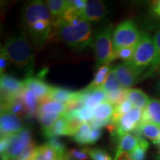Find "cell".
<instances>
[{
	"mask_svg": "<svg viewBox=\"0 0 160 160\" xmlns=\"http://www.w3.org/2000/svg\"><path fill=\"white\" fill-rule=\"evenodd\" d=\"M147 148L139 146L131 153V160H145Z\"/></svg>",
	"mask_w": 160,
	"mask_h": 160,
	"instance_id": "cell-39",
	"label": "cell"
},
{
	"mask_svg": "<svg viewBox=\"0 0 160 160\" xmlns=\"http://www.w3.org/2000/svg\"><path fill=\"white\" fill-rule=\"evenodd\" d=\"M127 99L132 103V105L140 110L145 109L150 101V98L142 90L138 88L126 89Z\"/></svg>",
	"mask_w": 160,
	"mask_h": 160,
	"instance_id": "cell-17",
	"label": "cell"
},
{
	"mask_svg": "<svg viewBox=\"0 0 160 160\" xmlns=\"http://www.w3.org/2000/svg\"><path fill=\"white\" fill-rule=\"evenodd\" d=\"M159 159H160V156H159Z\"/></svg>",
	"mask_w": 160,
	"mask_h": 160,
	"instance_id": "cell-48",
	"label": "cell"
},
{
	"mask_svg": "<svg viewBox=\"0 0 160 160\" xmlns=\"http://www.w3.org/2000/svg\"><path fill=\"white\" fill-rule=\"evenodd\" d=\"M142 34L137 25L131 20H125L121 22L113 32V53L137 45Z\"/></svg>",
	"mask_w": 160,
	"mask_h": 160,
	"instance_id": "cell-6",
	"label": "cell"
},
{
	"mask_svg": "<svg viewBox=\"0 0 160 160\" xmlns=\"http://www.w3.org/2000/svg\"><path fill=\"white\" fill-rule=\"evenodd\" d=\"M156 59V48L153 38L148 33H143L136 47L133 57L128 62L142 73L153 67Z\"/></svg>",
	"mask_w": 160,
	"mask_h": 160,
	"instance_id": "cell-4",
	"label": "cell"
},
{
	"mask_svg": "<svg viewBox=\"0 0 160 160\" xmlns=\"http://www.w3.org/2000/svg\"><path fill=\"white\" fill-rule=\"evenodd\" d=\"M142 113V110L133 108L128 113L123 115L119 121L115 123L117 129L113 136L116 138L117 137L120 139L126 133H129V132L136 131L141 122Z\"/></svg>",
	"mask_w": 160,
	"mask_h": 160,
	"instance_id": "cell-8",
	"label": "cell"
},
{
	"mask_svg": "<svg viewBox=\"0 0 160 160\" xmlns=\"http://www.w3.org/2000/svg\"><path fill=\"white\" fill-rule=\"evenodd\" d=\"M7 62L8 60L5 57H1V59H0V72H1V75L3 74L2 72L5 69L6 65H7Z\"/></svg>",
	"mask_w": 160,
	"mask_h": 160,
	"instance_id": "cell-45",
	"label": "cell"
},
{
	"mask_svg": "<svg viewBox=\"0 0 160 160\" xmlns=\"http://www.w3.org/2000/svg\"><path fill=\"white\" fill-rule=\"evenodd\" d=\"M158 91H159V92L160 93V81L158 83Z\"/></svg>",
	"mask_w": 160,
	"mask_h": 160,
	"instance_id": "cell-46",
	"label": "cell"
},
{
	"mask_svg": "<svg viewBox=\"0 0 160 160\" xmlns=\"http://www.w3.org/2000/svg\"><path fill=\"white\" fill-rule=\"evenodd\" d=\"M110 71H111V67L109 66V64L101 66L99 68H98L93 81L85 89L88 91H93V90L100 88L105 83Z\"/></svg>",
	"mask_w": 160,
	"mask_h": 160,
	"instance_id": "cell-22",
	"label": "cell"
},
{
	"mask_svg": "<svg viewBox=\"0 0 160 160\" xmlns=\"http://www.w3.org/2000/svg\"><path fill=\"white\" fill-rule=\"evenodd\" d=\"M79 99L80 100V92L72 91L71 90L62 88L51 87L47 97L41 100V103L48 101H56L67 104L72 100Z\"/></svg>",
	"mask_w": 160,
	"mask_h": 160,
	"instance_id": "cell-13",
	"label": "cell"
},
{
	"mask_svg": "<svg viewBox=\"0 0 160 160\" xmlns=\"http://www.w3.org/2000/svg\"><path fill=\"white\" fill-rule=\"evenodd\" d=\"M66 125L67 119L62 114L48 131L44 132V134L47 139L51 137H57L59 136H65L66 135Z\"/></svg>",
	"mask_w": 160,
	"mask_h": 160,
	"instance_id": "cell-26",
	"label": "cell"
},
{
	"mask_svg": "<svg viewBox=\"0 0 160 160\" xmlns=\"http://www.w3.org/2000/svg\"><path fill=\"white\" fill-rule=\"evenodd\" d=\"M135 131L136 134H142L153 143L158 145L160 137V127L159 126L153 123H140Z\"/></svg>",
	"mask_w": 160,
	"mask_h": 160,
	"instance_id": "cell-20",
	"label": "cell"
},
{
	"mask_svg": "<svg viewBox=\"0 0 160 160\" xmlns=\"http://www.w3.org/2000/svg\"><path fill=\"white\" fill-rule=\"evenodd\" d=\"M111 121H102V120H99L95 118H93L91 121L89 122L90 125L92 128V129H100L101 130L102 128L105 127V126L108 125Z\"/></svg>",
	"mask_w": 160,
	"mask_h": 160,
	"instance_id": "cell-41",
	"label": "cell"
},
{
	"mask_svg": "<svg viewBox=\"0 0 160 160\" xmlns=\"http://www.w3.org/2000/svg\"><path fill=\"white\" fill-rule=\"evenodd\" d=\"M1 57L19 68L25 70L27 77H31L34 53L28 40L22 37H14L6 40L1 48Z\"/></svg>",
	"mask_w": 160,
	"mask_h": 160,
	"instance_id": "cell-3",
	"label": "cell"
},
{
	"mask_svg": "<svg viewBox=\"0 0 160 160\" xmlns=\"http://www.w3.org/2000/svg\"><path fill=\"white\" fill-rule=\"evenodd\" d=\"M102 131L100 129H93L92 130L91 137H90L88 145H93L100 139L102 137Z\"/></svg>",
	"mask_w": 160,
	"mask_h": 160,
	"instance_id": "cell-42",
	"label": "cell"
},
{
	"mask_svg": "<svg viewBox=\"0 0 160 160\" xmlns=\"http://www.w3.org/2000/svg\"><path fill=\"white\" fill-rule=\"evenodd\" d=\"M48 142L47 144L53 148V149L57 151V153L59 155L60 159L62 160L64 157H65L66 154V148L65 144L61 141L57 137H51L48 138Z\"/></svg>",
	"mask_w": 160,
	"mask_h": 160,
	"instance_id": "cell-33",
	"label": "cell"
},
{
	"mask_svg": "<svg viewBox=\"0 0 160 160\" xmlns=\"http://www.w3.org/2000/svg\"><path fill=\"white\" fill-rule=\"evenodd\" d=\"M36 148L34 145H32L31 147H30L27 150H25V151L19 156V157L18 158L19 160H33V157H34Z\"/></svg>",
	"mask_w": 160,
	"mask_h": 160,
	"instance_id": "cell-40",
	"label": "cell"
},
{
	"mask_svg": "<svg viewBox=\"0 0 160 160\" xmlns=\"http://www.w3.org/2000/svg\"><path fill=\"white\" fill-rule=\"evenodd\" d=\"M107 15V8L105 3L100 0H88L87 5L79 17L91 23H98L103 21Z\"/></svg>",
	"mask_w": 160,
	"mask_h": 160,
	"instance_id": "cell-10",
	"label": "cell"
},
{
	"mask_svg": "<svg viewBox=\"0 0 160 160\" xmlns=\"http://www.w3.org/2000/svg\"><path fill=\"white\" fill-rule=\"evenodd\" d=\"M50 13L52 16L53 25H55L62 17L68 8V1L65 0H48L46 2Z\"/></svg>",
	"mask_w": 160,
	"mask_h": 160,
	"instance_id": "cell-21",
	"label": "cell"
},
{
	"mask_svg": "<svg viewBox=\"0 0 160 160\" xmlns=\"http://www.w3.org/2000/svg\"><path fill=\"white\" fill-rule=\"evenodd\" d=\"M133 105L128 99H127L126 101L124 102L122 104L119 105L117 107H116L114 108V112H113V114L111 118V122L113 123H117L119 121L120 118L122 117L123 115H125V113H128L130 111H131L133 109Z\"/></svg>",
	"mask_w": 160,
	"mask_h": 160,
	"instance_id": "cell-31",
	"label": "cell"
},
{
	"mask_svg": "<svg viewBox=\"0 0 160 160\" xmlns=\"http://www.w3.org/2000/svg\"><path fill=\"white\" fill-rule=\"evenodd\" d=\"M65 117V116H64ZM82 120L78 117H71L67 119L66 125V136H74L83 125Z\"/></svg>",
	"mask_w": 160,
	"mask_h": 160,
	"instance_id": "cell-32",
	"label": "cell"
},
{
	"mask_svg": "<svg viewBox=\"0 0 160 160\" xmlns=\"http://www.w3.org/2000/svg\"><path fill=\"white\" fill-rule=\"evenodd\" d=\"M137 45L133 46V47L126 48L119 50V51L115 52V53H113V57H112V60L115 59H121L123 60V62H128L133 57Z\"/></svg>",
	"mask_w": 160,
	"mask_h": 160,
	"instance_id": "cell-34",
	"label": "cell"
},
{
	"mask_svg": "<svg viewBox=\"0 0 160 160\" xmlns=\"http://www.w3.org/2000/svg\"><path fill=\"white\" fill-rule=\"evenodd\" d=\"M0 85L2 103L8 102L16 99L25 88L24 82L5 73L1 75Z\"/></svg>",
	"mask_w": 160,
	"mask_h": 160,
	"instance_id": "cell-9",
	"label": "cell"
},
{
	"mask_svg": "<svg viewBox=\"0 0 160 160\" xmlns=\"http://www.w3.org/2000/svg\"><path fill=\"white\" fill-rule=\"evenodd\" d=\"M22 23L37 49L42 48L48 42L54 28L47 5L39 0L25 4L22 13Z\"/></svg>",
	"mask_w": 160,
	"mask_h": 160,
	"instance_id": "cell-1",
	"label": "cell"
},
{
	"mask_svg": "<svg viewBox=\"0 0 160 160\" xmlns=\"http://www.w3.org/2000/svg\"><path fill=\"white\" fill-rule=\"evenodd\" d=\"M68 154L71 158L77 160H86L88 159V153L87 151H80L77 149H71Z\"/></svg>",
	"mask_w": 160,
	"mask_h": 160,
	"instance_id": "cell-38",
	"label": "cell"
},
{
	"mask_svg": "<svg viewBox=\"0 0 160 160\" xmlns=\"http://www.w3.org/2000/svg\"><path fill=\"white\" fill-rule=\"evenodd\" d=\"M153 39L156 48V59L151 70L152 71H156L160 68V28L156 32Z\"/></svg>",
	"mask_w": 160,
	"mask_h": 160,
	"instance_id": "cell-35",
	"label": "cell"
},
{
	"mask_svg": "<svg viewBox=\"0 0 160 160\" xmlns=\"http://www.w3.org/2000/svg\"><path fill=\"white\" fill-rule=\"evenodd\" d=\"M33 160H62L53 148L45 144L36 148Z\"/></svg>",
	"mask_w": 160,
	"mask_h": 160,
	"instance_id": "cell-24",
	"label": "cell"
},
{
	"mask_svg": "<svg viewBox=\"0 0 160 160\" xmlns=\"http://www.w3.org/2000/svg\"><path fill=\"white\" fill-rule=\"evenodd\" d=\"M92 130L88 122H84L79 131L73 136V140L79 145H88Z\"/></svg>",
	"mask_w": 160,
	"mask_h": 160,
	"instance_id": "cell-28",
	"label": "cell"
},
{
	"mask_svg": "<svg viewBox=\"0 0 160 160\" xmlns=\"http://www.w3.org/2000/svg\"><path fill=\"white\" fill-rule=\"evenodd\" d=\"M23 82L25 85V89L33 92L39 99L47 97L51 88L39 77H28Z\"/></svg>",
	"mask_w": 160,
	"mask_h": 160,
	"instance_id": "cell-14",
	"label": "cell"
},
{
	"mask_svg": "<svg viewBox=\"0 0 160 160\" xmlns=\"http://www.w3.org/2000/svg\"><path fill=\"white\" fill-rule=\"evenodd\" d=\"M87 2L85 0H72V1H68V8L73 9L79 14L82 12L87 5Z\"/></svg>",
	"mask_w": 160,
	"mask_h": 160,
	"instance_id": "cell-37",
	"label": "cell"
},
{
	"mask_svg": "<svg viewBox=\"0 0 160 160\" xmlns=\"http://www.w3.org/2000/svg\"><path fill=\"white\" fill-rule=\"evenodd\" d=\"M152 11H153V13H154L156 16H157L158 17H160V0L153 3Z\"/></svg>",
	"mask_w": 160,
	"mask_h": 160,
	"instance_id": "cell-44",
	"label": "cell"
},
{
	"mask_svg": "<svg viewBox=\"0 0 160 160\" xmlns=\"http://www.w3.org/2000/svg\"><path fill=\"white\" fill-rule=\"evenodd\" d=\"M127 99L126 89L124 88L113 91L112 93H107V98H106V100L115 108L122 104Z\"/></svg>",
	"mask_w": 160,
	"mask_h": 160,
	"instance_id": "cell-30",
	"label": "cell"
},
{
	"mask_svg": "<svg viewBox=\"0 0 160 160\" xmlns=\"http://www.w3.org/2000/svg\"><path fill=\"white\" fill-rule=\"evenodd\" d=\"M140 146V139L139 134L126 133L119 139V148L117 153L121 152H128L131 153Z\"/></svg>",
	"mask_w": 160,
	"mask_h": 160,
	"instance_id": "cell-18",
	"label": "cell"
},
{
	"mask_svg": "<svg viewBox=\"0 0 160 160\" xmlns=\"http://www.w3.org/2000/svg\"><path fill=\"white\" fill-rule=\"evenodd\" d=\"M114 69L118 79L124 89H129L134 85L142 73L128 62L119 64Z\"/></svg>",
	"mask_w": 160,
	"mask_h": 160,
	"instance_id": "cell-11",
	"label": "cell"
},
{
	"mask_svg": "<svg viewBox=\"0 0 160 160\" xmlns=\"http://www.w3.org/2000/svg\"><path fill=\"white\" fill-rule=\"evenodd\" d=\"M19 99L22 101L28 111V116H33L36 113H38L39 108V99L33 92L25 89L19 96Z\"/></svg>",
	"mask_w": 160,
	"mask_h": 160,
	"instance_id": "cell-19",
	"label": "cell"
},
{
	"mask_svg": "<svg viewBox=\"0 0 160 160\" xmlns=\"http://www.w3.org/2000/svg\"><path fill=\"white\" fill-rule=\"evenodd\" d=\"M158 145L160 146V137H159V142H158Z\"/></svg>",
	"mask_w": 160,
	"mask_h": 160,
	"instance_id": "cell-47",
	"label": "cell"
},
{
	"mask_svg": "<svg viewBox=\"0 0 160 160\" xmlns=\"http://www.w3.org/2000/svg\"><path fill=\"white\" fill-rule=\"evenodd\" d=\"M1 137H10L23 131V122L19 116L3 113L0 117Z\"/></svg>",
	"mask_w": 160,
	"mask_h": 160,
	"instance_id": "cell-12",
	"label": "cell"
},
{
	"mask_svg": "<svg viewBox=\"0 0 160 160\" xmlns=\"http://www.w3.org/2000/svg\"><path fill=\"white\" fill-rule=\"evenodd\" d=\"M113 112V106L105 100L93 110V118L102 121H111Z\"/></svg>",
	"mask_w": 160,
	"mask_h": 160,
	"instance_id": "cell-23",
	"label": "cell"
},
{
	"mask_svg": "<svg viewBox=\"0 0 160 160\" xmlns=\"http://www.w3.org/2000/svg\"><path fill=\"white\" fill-rule=\"evenodd\" d=\"M92 160H112L107 152L101 149H91L87 151Z\"/></svg>",
	"mask_w": 160,
	"mask_h": 160,
	"instance_id": "cell-36",
	"label": "cell"
},
{
	"mask_svg": "<svg viewBox=\"0 0 160 160\" xmlns=\"http://www.w3.org/2000/svg\"><path fill=\"white\" fill-rule=\"evenodd\" d=\"M101 88L106 93H110L112 92L118 91V90L122 89L121 84H120L119 79H118L117 73H116L115 69H111L108 76L106 79L104 85L102 86Z\"/></svg>",
	"mask_w": 160,
	"mask_h": 160,
	"instance_id": "cell-27",
	"label": "cell"
},
{
	"mask_svg": "<svg viewBox=\"0 0 160 160\" xmlns=\"http://www.w3.org/2000/svg\"><path fill=\"white\" fill-rule=\"evenodd\" d=\"M140 123H153L160 127V100L150 99L147 107L143 111Z\"/></svg>",
	"mask_w": 160,
	"mask_h": 160,
	"instance_id": "cell-15",
	"label": "cell"
},
{
	"mask_svg": "<svg viewBox=\"0 0 160 160\" xmlns=\"http://www.w3.org/2000/svg\"><path fill=\"white\" fill-rule=\"evenodd\" d=\"M83 91L85 93L83 106L93 111L99 104L105 101L107 98V93L101 88L93 91H88L86 89H84Z\"/></svg>",
	"mask_w": 160,
	"mask_h": 160,
	"instance_id": "cell-16",
	"label": "cell"
},
{
	"mask_svg": "<svg viewBox=\"0 0 160 160\" xmlns=\"http://www.w3.org/2000/svg\"><path fill=\"white\" fill-rule=\"evenodd\" d=\"M10 144V137H1V142H0V151H1V156L5 154L8 149Z\"/></svg>",
	"mask_w": 160,
	"mask_h": 160,
	"instance_id": "cell-43",
	"label": "cell"
},
{
	"mask_svg": "<svg viewBox=\"0 0 160 160\" xmlns=\"http://www.w3.org/2000/svg\"><path fill=\"white\" fill-rule=\"evenodd\" d=\"M113 32L112 25H110L99 30L94 35L92 48L95 53L97 68L112 61L113 54Z\"/></svg>",
	"mask_w": 160,
	"mask_h": 160,
	"instance_id": "cell-5",
	"label": "cell"
},
{
	"mask_svg": "<svg viewBox=\"0 0 160 160\" xmlns=\"http://www.w3.org/2000/svg\"><path fill=\"white\" fill-rule=\"evenodd\" d=\"M34 145L31 139V131L28 129H24L17 134L10 136L8 149L5 154L1 156L2 160L8 159H18L19 156L28 148Z\"/></svg>",
	"mask_w": 160,
	"mask_h": 160,
	"instance_id": "cell-7",
	"label": "cell"
},
{
	"mask_svg": "<svg viewBox=\"0 0 160 160\" xmlns=\"http://www.w3.org/2000/svg\"><path fill=\"white\" fill-rule=\"evenodd\" d=\"M63 113H39V120L42 128L43 133L48 131L58 119L61 117Z\"/></svg>",
	"mask_w": 160,
	"mask_h": 160,
	"instance_id": "cell-29",
	"label": "cell"
},
{
	"mask_svg": "<svg viewBox=\"0 0 160 160\" xmlns=\"http://www.w3.org/2000/svg\"><path fill=\"white\" fill-rule=\"evenodd\" d=\"M62 42L74 51H83L93 46L94 35L91 24L80 17L57 25Z\"/></svg>",
	"mask_w": 160,
	"mask_h": 160,
	"instance_id": "cell-2",
	"label": "cell"
},
{
	"mask_svg": "<svg viewBox=\"0 0 160 160\" xmlns=\"http://www.w3.org/2000/svg\"><path fill=\"white\" fill-rule=\"evenodd\" d=\"M67 111V108L65 103L56 101H48L41 103L38 108V114L43 113H64Z\"/></svg>",
	"mask_w": 160,
	"mask_h": 160,
	"instance_id": "cell-25",
	"label": "cell"
}]
</instances>
